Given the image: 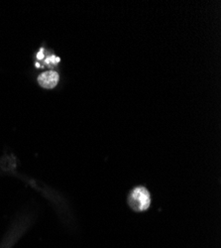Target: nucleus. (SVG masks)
Listing matches in <instances>:
<instances>
[{"label":"nucleus","instance_id":"1","mask_svg":"<svg viewBox=\"0 0 221 248\" xmlns=\"http://www.w3.org/2000/svg\"><path fill=\"white\" fill-rule=\"evenodd\" d=\"M128 203L135 212L146 211L151 203L150 194L147 189L143 187L135 188L129 195Z\"/></svg>","mask_w":221,"mask_h":248},{"label":"nucleus","instance_id":"2","mask_svg":"<svg viewBox=\"0 0 221 248\" xmlns=\"http://www.w3.org/2000/svg\"><path fill=\"white\" fill-rule=\"evenodd\" d=\"M38 82L44 89H54L59 82V74L54 71L45 72L39 76Z\"/></svg>","mask_w":221,"mask_h":248}]
</instances>
